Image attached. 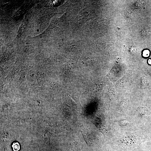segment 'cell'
I'll list each match as a JSON object with an SVG mask.
<instances>
[{
  "instance_id": "obj_1",
  "label": "cell",
  "mask_w": 151,
  "mask_h": 151,
  "mask_svg": "<svg viewBox=\"0 0 151 151\" xmlns=\"http://www.w3.org/2000/svg\"><path fill=\"white\" fill-rule=\"evenodd\" d=\"M12 147L14 151H18L20 149V146L18 142H15L12 145Z\"/></svg>"
},
{
  "instance_id": "obj_2",
  "label": "cell",
  "mask_w": 151,
  "mask_h": 151,
  "mask_svg": "<svg viewBox=\"0 0 151 151\" xmlns=\"http://www.w3.org/2000/svg\"><path fill=\"white\" fill-rule=\"evenodd\" d=\"M150 55V52L149 50H145L143 52V55L145 57H147L149 56Z\"/></svg>"
},
{
  "instance_id": "obj_3",
  "label": "cell",
  "mask_w": 151,
  "mask_h": 151,
  "mask_svg": "<svg viewBox=\"0 0 151 151\" xmlns=\"http://www.w3.org/2000/svg\"><path fill=\"white\" fill-rule=\"evenodd\" d=\"M148 63H149V64H151V59H149L148 60Z\"/></svg>"
},
{
  "instance_id": "obj_4",
  "label": "cell",
  "mask_w": 151,
  "mask_h": 151,
  "mask_svg": "<svg viewBox=\"0 0 151 151\" xmlns=\"http://www.w3.org/2000/svg\"><path fill=\"white\" fill-rule=\"evenodd\" d=\"M39 31V30H37V31H38V32Z\"/></svg>"
},
{
  "instance_id": "obj_5",
  "label": "cell",
  "mask_w": 151,
  "mask_h": 151,
  "mask_svg": "<svg viewBox=\"0 0 151 151\" xmlns=\"http://www.w3.org/2000/svg\"><path fill=\"white\" fill-rule=\"evenodd\" d=\"M27 21H28V20H27Z\"/></svg>"
}]
</instances>
